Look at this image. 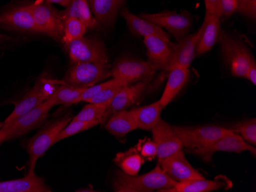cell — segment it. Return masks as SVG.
<instances>
[{
	"label": "cell",
	"mask_w": 256,
	"mask_h": 192,
	"mask_svg": "<svg viewBox=\"0 0 256 192\" xmlns=\"http://www.w3.org/2000/svg\"><path fill=\"white\" fill-rule=\"evenodd\" d=\"M176 184V182L168 177L158 164L152 171L140 176H128L123 172H117L112 189L117 192H161Z\"/></svg>",
	"instance_id": "6da1fadb"
},
{
	"label": "cell",
	"mask_w": 256,
	"mask_h": 192,
	"mask_svg": "<svg viewBox=\"0 0 256 192\" xmlns=\"http://www.w3.org/2000/svg\"><path fill=\"white\" fill-rule=\"evenodd\" d=\"M218 41L232 75L245 77L250 66L256 63L246 46L222 29H220Z\"/></svg>",
	"instance_id": "7a4b0ae2"
},
{
	"label": "cell",
	"mask_w": 256,
	"mask_h": 192,
	"mask_svg": "<svg viewBox=\"0 0 256 192\" xmlns=\"http://www.w3.org/2000/svg\"><path fill=\"white\" fill-rule=\"evenodd\" d=\"M38 32L44 33L57 41H62L64 21L56 8L44 0H36L30 5Z\"/></svg>",
	"instance_id": "3957f363"
},
{
	"label": "cell",
	"mask_w": 256,
	"mask_h": 192,
	"mask_svg": "<svg viewBox=\"0 0 256 192\" xmlns=\"http://www.w3.org/2000/svg\"><path fill=\"white\" fill-rule=\"evenodd\" d=\"M172 130L188 150L200 148L218 139L235 133L232 130L217 127H172Z\"/></svg>",
	"instance_id": "277c9868"
},
{
	"label": "cell",
	"mask_w": 256,
	"mask_h": 192,
	"mask_svg": "<svg viewBox=\"0 0 256 192\" xmlns=\"http://www.w3.org/2000/svg\"><path fill=\"white\" fill-rule=\"evenodd\" d=\"M109 77H112L109 64L74 63L66 74L64 82L74 87H89Z\"/></svg>",
	"instance_id": "5b68a950"
},
{
	"label": "cell",
	"mask_w": 256,
	"mask_h": 192,
	"mask_svg": "<svg viewBox=\"0 0 256 192\" xmlns=\"http://www.w3.org/2000/svg\"><path fill=\"white\" fill-rule=\"evenodd\" d=\"M72 119L71 117H66L52 123L51 125L46 127L27 142L26 150L30 156L28 171H34L38 159L56 143V137L71 121Z\"/></svg>",
	"instance_id": "8992f818"
},
{
	"label": "cell",
	"mask_w": 256,
	"mask_h": 192,
	"mask_svg": "<svg viewBox=\"0 0 256 192\" xmlns=\"http://www.w3.org/2000/svg\"><path fill=\"white\" fill-rule=\"evenodd\" d=\"M69 57L73 63L90 62L108 64L106 46L96 38H82L74 40L66 45Z\"/></svg>",
	"instance_id": "52a82bcc"
},
{
	"label": "cell",
	"mask_w": 256,
	"mask_h": 192,
	"mask_svg": "<svg viewBox=\"0 0 256 192\" xmlns=\"http://www.w3.org/2000/svg\"><path fill=\"white\" fill-rule=\"evenodd\" d=\"M53 107L52 103L50 100H46L15 120L4 123L2 129L6 133V140L21 137L41 125L48 117V113Z\"/></svg>",
	"instance_id": "ba28073f"
},
{
	"label": "cell",
	"mask_w": 256,
	"mask_h": 192,
	"mask_svg": "<svg viewBox=\"0 0 256 192\" xmlns=\"http://www.w3.org/2000/svg\"><path fill=\"white\" fill-rule=\"evenodd\" d=\"M190 153L200 156L204 161L210 162L212 155L217 152H228V153H240L248 151L256 156V150L251 144L245 141L241 136L236 133L227 135L222 138L200 147V148L188 150Z\"/></svg>",
	"instance_id": "9c48e42d"
},
{
	"label": "cell",
	"mask_w": 256,
	"mask_h": 192,
	"mask_svg": "<svg viewBox=\"0 0 256 192\" xmlns=\"http://www.w3.org/2000/svg\"><path fill=\"white\" fill-rule=\"evenodd\" d=\"M158 70L149 61L123 59L118 61L110 69L113 78H118L132 84L139 81H150Z\"/></svg>",
	"instance_id": "30bf717a"
},
{
	"label": "cell",
	"mask_w": 256,
	"mask_h": 192,
	"mask_svg": "<svg viewBox=\"0 0 256 192\" xmlns=\"http://www.w3.org/2000/svg\"><path fill=\"white\" fill-rule=\"evenodd\" d=\"M140 17L164 28L179 41L185 37L192 25V18L188 14L164 12L160 13H143Z\"/></svg>",
	"instance_id": "8fae6325"
},
{
	"label": "cell",
	"mask_w": 256,
	"mask_h": 192,
	"mask_svg": "<svg viewBox=\"0 0 256 192\" xmlns=\"http://www.w3.org/2000/svg\"><path fill=\"white\" fill-rule=\"evenodd\" d=\"M165 174L176 183L194 179H205L188 161L182 150L159 162Z\"/></svg>",
	"instance_id": "7c38bea8"
},
{
	"label": "cell",
	"mask_w": 256,
	"mask_h": 192,
	"mask_svg": "<svg viewBox=\"0 0 256 192\" xmlns=\"http://www.w3.org/2000/svg\"><path fill=\"white\" fill-rule=\"evenodd\" d=\"M151 130L153 133L154 142L156 146V156L159 162L184 148L180 139L178 137L169 123L164 120L160 119Z\"/></svg>",
	"instance_id": "4fadbf2b"
},
{
	"label": "cell",
	"mask_w": 256,
	"mask_h": 192,
	"mask_svg": "<svg viewBox=\"0 0 256 192\" xmlns=\"http://www.w3.org/2000/svg\"><path fill=\"white\" fill-rule=\"evenodd\" d=\"M52 82V81H47L43 79L38 80L34 87L17 103L14 111L7 117L4 123L15 120L46 101L54 93V90L53 91L52 87L53 86Z\"/></svg>",
	"instance_id": "5bb4252c"
},
{
	"label": "cell",
	"mask_w": 256,
	"mask_h": 192,
	"mask_svg": "<svg viewBox=\"0 0 256 192\" xmlns=\"http://www.w3.org/2000/svg\"><path fill=\"white\" fill-rule=\"evenodd\" d=\"M0 27L24 33H40L30 5L15 7L0 16Z\"/></svg>",
	"instance_id": "9a60e30c"
},
{
	"label": "cell",
	"mask_w": 256,
	"mask_h": 192,
	"mask_svg": "<svg viewBox=\"0 0 256 192\" xmlns=\"http://www.w3.org/2000/svg\"><path fill=\"white\" fill-rule=\"evenodd\" d=\"M200 35V28L197 32L186 35L176 44L172 43V57L166 71H171L176 67L189 68L196 57V48Z\"/></svg>",
	"instance_id": "2e32d148"
},
{
	"label": "cell",
	"mask_w": 256,
	"mask_h": 192,
	"mask_svg": "<svg viewBox=\"0 0 256 192\" xmlns=\"http://www.w3.org/2000/svg\"><path fill=\"white\" fill-rule=\"evenodd\" d=\"M144 44L148 50V61L156 70L166 71L172 54V43L158 37H144Z\"/></svg>",
	"instance_id": "e0dca14e"
},
{
	"label": "cell",
	"mask_w": 256,
	"mask_h": 192,
	"mask_svg": "<svg viewBox=\"0 0 256 192\" xmlns=\"http://www.w3.org/2000/svg\"><path fill=\"white\" fill-rule=\"evenodd\" d=\"M220 29V18L206 12L205 19L200 28V35L197 41L196 56L210 51L218 42Z\"/></svg>",
	"instance_id": "ac0fdd59"
},
{
	"label": "cell",
	"mask_w": 256,
	"mask_h": 192,
	"mask_svg": "<svg viewBox=\"0 0 256 192\" xmlns=\"http://www.w3.org/2000/svg\"><path fill=\"white\" fill-rule=\"evenodd\" d=\"M51 189L34 171H28L22 179L0 182V192H48Z\"/></svg>",
	"instance_id": "d6986e66"
},
{
	"label": "cell",
	"mask_w": 256,
	"mask_h": 192,
	"mask_svg": "<svg viewBox=\"0 0 256 192\" xmlns=\"http://www.w3.org/2000/svg\"><path fill=\"white\" fill-rule=\"evenodd\" d=\"M122 15L126 21L130 31L136 35L144 37H158L164 41H170L169 35L156 24L134 15L126 8L122 11Z\"/></svg>",
	"instance_id": "ffe728a7"
},
{
	"label": "cell",
	"mask_w": 256,
	"mask_h": 192,
	"mask_svg": "<svg viewBox=\"0 0 256 192\" xmlns=\"http://www.w3.org/2000/svg\"><path fill=\"white\" fill-rule=\"evenodd\" d=\"M146 87L148 82L145 81H139L134 85L125 86L112 100L108 111H119L132 107L140 99Z\"/></svg>",
	"instance_id": "44dd1931"
},
{
	"label": "cell",
	"mask_w": 256,
	"mask_h": 192,
	"mask_svg": "<svg viewBox=\"0 0 256 192\" xmlns=\"http://www.w3.org/2000/svg\"><path fill=\"white\" fill-rule=\"evenodd\" d=\"M122 0H88L90 11L99 25L110 26L114 22Z\"/></svg>",
	"instance_id": "7402d4cb"
},
{
	"label": "cell",
	"mask_w": 256,
	"mask_h": 192,
	"mask_svg": "<svg viewBox=\"0 0 256 192\" xmlns=\"http://www.w3.org/2000/svg\"><path fill=\"white\" fill-rule=\"evenodd\" d=\"M60 15L63 21L71 17L78 18L90 29L99 26L98 22L90 11L88 0H71L66 9L60 12Z\"/></svg>",
	"instance_id": "603a6c76"
},
{
	"label": "cell",
	"mask_w": 256,
	"mask_h": 192,
	"mask_svg": "<svg viewBox=\"0 0 256 192\" xmlns=\"http://www.w3.org/2000/svg\"><path fill=\"white\" fill-rule=\"evenodd\" d=\"M190 71L188 68L176 67L170 71L168 81L164 91L160 100L162 108L166 107L178 95L189 79Z\"/></svg>",
	"instance_id": "cb8c5ba5"
},
{
	"label": "cell",
	"mask_w": 256,
	"mask_h": 192,
	"mask_svg": "<svg viewBox=\"0 0 256 192\" xmlns=\"http://www.w3.org/2000/svg\"><path fill=\"white\" fill-rule=\"evenodd\" d=\"M138 128L132 110H122L114 112L106 126V130L118 138L125 137L128 133Z\"/></svg>",
	"instance_id": "d4e9b609"
},
{
	"label": "cell",
	"mask_w": 256,
	"mask_h": 192,
	"mask_svg": "<svg viewBox=\"0 0 256 192\" xmlns=\"http://www.w3.org/2000/svg\"><path fill=\"white\" fill-rule=\"evenodd\" d=\"M160 100L148 106L134 108L132 110L138 128L151 130L160 119L162 110Z\"/></svg>",
	"instance_id": "484cf974"
},
{
	"label": "cell",
	"mask_w": 256,
	"mask_h": 192,
	"mask_svg": "<svg viewBox=\"0 0 256 192\" xmlns=\"http://www.w3.org/2000/svg\"><path fill=\"white\" fill-rule=\"evenodd\" d=\"M226 183L222 180H206L205 179H194L176 183L170 189L161 192H211L222 189Z\"/></svg>",
	"instance_id": "4316f807"
},
{
	"label": "cell",
	"mask_w": 256,
	"mask_h": 192,
	"mask_svg": "<svg viewBox=\"0 0 256 192\" xmlns=\"http://www.w3.org/2000/svg\"><path fill=\"white\" fill-rule=\"evenodd\" d=\"M114 163L124 174L136 176L144 163V158L140 154L136 147L116 155Z\"/></svg>",
	"instance_id": "83f0119b"
},
{
	"label": "cell",
	"mask_w": 256,
	"mask_h": 192,
	"mask_svg": "<svg viewBox=\"0 0 256 192\" xmlns=\"http://www.w3.org/2000/svg\"><path fill=\"white\" fill-rule=\"evenodd\" d=\"M88 87H74L71 85L58 87L54 93L47 100H50L53 105H72L77 99L82 95Z\"/></svg>",
	"instance_id": "f1b7e54d"
},
{
	"label": "cell",
	"mask_w": 256,
	"mask_h": 192,
	"mask_svg": "<svg viewBox=\"0 0 256 192\" xmlns=\"http://www.w3.org/2000/svg\"><path fill=\"white\" fill-rule=\"evenodd\" d=\"M112 100L100 104H90L84 106L82 110L79 112L72 120H82V121H94L98 120L102 122V119L106 116L110 108Z\"/></svg>",
	"instance_id": "f546056e"
},
{
	"label": "cell",
	"mask_w": 256,
	"mask_h": 192,
	"mask_svg": "<svg viewBox=\"0 0 256 192\" xmlns=\"http://www.w3.org/2000/svg\"><path fill=\"white\" fill-rule=\"evenodd\" d=\"M87 27L82 21L78 18L71 17L64 21V34L62 42L67 45L74 40L82 38L87 32Z\"/></svg>",
	"instance_id": "4dcf8cb0"
},
{
	"label": "cell",
	"mask_w": 256,
	"mask_h": 192,
	"mask_svg": "<svg viewBox=\"0 0 256 192\" xmlns=\"http://www.w3.org/2000/svg\"><path fill=\"white\" fill-rule=\"evenodd\" d=\"M100 123L98 120L94 121H82V120H76L72 119L71 121L68 123V125L58 133L56 138V143L61 140H64L68 137H72L78 134L80 132L86 131L92 127H96Z\"/></svg>",
	"instance_id": "1f68e13d"
},
{
	"label": "cell",
	"mask_w": 256,
	"mask_h": 192,
	"mask_svg": "<svg viewBox=\"0 0 256 192\" xmlns=\"http://www.w3.org/2000/svg\"><path fill=\"white\" fill-rule=\"evenodd\" d=\"M234 130L235 133L241 136L242 138L248 144H256V120L250 119L246 121L240 123V125Z\"/></svg>",
	"instance_id": "d6a6232c"
},
{
	"label": "cell",
	"mask_w": 256,
	"mask_h": 192,
	"mask_svg": "<svg viewBox=\"0 0 256 192\" xmlns=\"http://www.w3.org/2000/svg\"><path fill=\"white\" fill-rule=\"evenodd\" d=\"M114 84H123V85H129L128 83L120 80V79L113 78L110 81H106V82L102 83V84H98V85H93L92 87H88L82 95L77 99L74 104L80 102H87L89 99L92 98L93 96L96 95L98 93L102 91L104 89L107 88L110 86L114 85Z\"/></svg>",
	"instance_id": "836d02e7"
},
{
	"label": "cell",
	"mask_w": 256,
	"mask_h": 192,
	"mask_svg": "<svg viewBox=\"0 0 256 192\" xmlns=\"http://www.w3.org/2000/svg\"><path fill=\"white\" fill-rule=\"evenodd\" d=\"M124 87H125V85L123 84H114V85L110 86L93 96L92 98L88 100L87 102L90 104H100V103L107 102L109 100H112Z\"/></svg>",
	"instance_id": "e575fe53"
},
{
	"label": "cell",
	"mask_w": 256,
	"mask_h": 192,
	"mask_svg": "<svg viewBox=\"0 0 256 192\" xmlns=\"http://www.w3.org/2000/svg\"><path fill=\"white\" fill-rule=\"evenodd\" d=\"M136 150L144 159L152 160L156 156V146L154 142L150 140H140Z\"/></svg>",
	"instance_id": "d590c367"
},
{
	"label": "cell",
	"mask_w": 256,
	"mask_h": 192,
	"mask_svg": "<svg viewBox=\"0 0 256 192\" xmlns=\"http://www.w3.org/2000/svg\"><path fill=\"white\" fill-rule=\"evenodd\" d=\"M236 12L252 19H256V0H240Z\"/></svg>",
	"instance_id": "8d00e7d4"
},
{
	"label": "cell",
	"mask_w": 256,
	"mask_h": 192,
	"mask_svg": "<svg viewBox=\"0 0 256 192\" xmlns=\"http://www.w3.org/2000/svg\"><path fill=\"white\" fill-rule=\"evenodd\" d=\"M205 1L206 9V13L216 15L221 18L224 15L221 0H204Z\"/></svg>",
	"instance_id": "74e56055"
},
{
	"label": "cell",
	"mask_w": 256,
	"mask_h": 192,
	"mask_svg": "<svg viewBox=\"0 0 256 192\" xmlns=\"http://www.w3.org/2000/svg\"><path fill=\"white\" fill-rule=\"evenodd\" d=\"M238 1L240 0H221L222 9H224V15L230 16L235 13L238 8Z\"/></svg>",
	"instance_id": "f35d334b"
},
{
	"label": "cell",
	"mask_w": 256,
	"mask_h": 192,
	"mask_svg": "<svg viewBox=\"0 0 256 192\" xmlns=\"http://www.w3.org/2000/svg\"><path fill=\"white\" fill-rule=\"evenodd\" d=\"M245 78L248 79L254 85L256 84V63L252 64L246 74Z\"/></svg>",
	"instance_id": "ab89813d"
},
{
	"label": "cell",
	"mask_w": 256,
	"mask_h": 192,
	"mask_svg": "<svg viewBox=\"0 0 256 192\" xmlns=\"http://www.w3.org/2000/svg\"><path fill=\"white\" fill-rule=\"evenodd\" d=\"M44 1L50 4H58V5H62L63 7L66 8L70 3L71 0H44Z\"/></svg>",
	"instance_id": "60d3db41"
},
{
	"label": "cell",
	"mask_w": 256,
	"mask_h": 192,
	"mask_svg": "<svg viewBox=\"0 0 256 192\" xmlns=\"http://www.w3.org/2000/svg\"><path fill=\"white\" fill-rule=\"evenodd\" d=\"M7 141L6 140V133L5 130L1 129L0 130V143H4V142Z\"/></svg>",
	"instance_id": "b9f144b4"
},
{
	"label": "cell",
	"mask_w": 256,
	"mask_h": 192,
	"mask_svg": "<svg viewBox=\"0 0 256 192\" xmlns=\"http://www.w3.org/2000/svg\"><path fill=\"white\" fill-rule=\"evenodd\" d=\"M10 37L6 36V35H2L0 34V41H6V40H10Z\"/></svg>",
	"instance_id": "7bdbcfd3"
},
{
	"label": "cell",
	"mask_w": 256,
	"mask_h": 192,
	"mask_svg": "<svg viewBox=\"0 0 256 192\" xmlns=\"http://www.w3.org/2000/svg\"><path fill=\"white\" fill-rule=\"evenodd\" d=\"M4 123H1V122H0V130H1V129H2V127H4Z\"/></svg>",
	"instance_id": "ee69618b"
}]
</instances>
